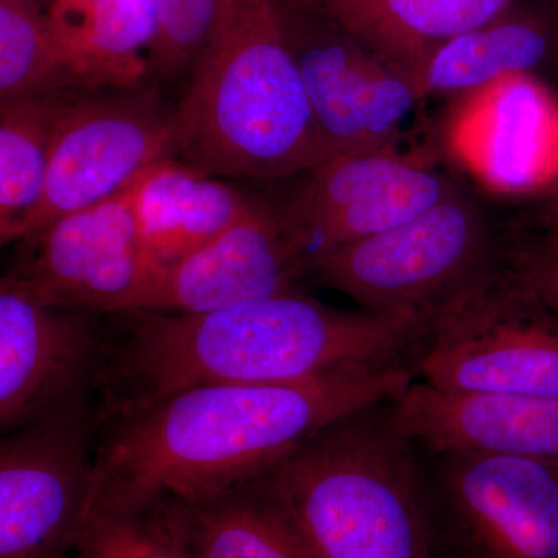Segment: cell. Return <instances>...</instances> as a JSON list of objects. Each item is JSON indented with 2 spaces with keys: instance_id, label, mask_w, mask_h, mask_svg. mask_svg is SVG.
Segmentation results:
<instances>
[{
  "instance_id": "cell-5",
  "label": "cell",
  "mask_w": 558,
  "mask_h": 558,
  "mask_svg": "<svg viewBox=\"0 0 558 558\" xmlns=\"http://www.w3.org/2000/svg\"><path fill=\"white\" fill-rule=\"evenodd\" d=\"M492 209L465 179L409 222L315 256L304 278L344 293L363 311L427 319L505 263L509 223Z\"/></svg>"
},
{
  "instance_id": "cell-28",
  "label": "cell",
  "mask_w": 558,
  "mask_h": 558,
  "mask_svg": "<svg viewBox=\"0 0 558 558\" xmlns=\"http://www.w3.org/2000/svg\"><path fill=\"white\" fill-rule=\"evenodd\" d=\"M58 2H81V0H58Z\"/></svg>"
},
{
  "instance_id": "cell-8",
  "label": "cell",
  "mask_w": 558,
  "mask_h": 558,
  "mask_svg": "<svg viewBox=\"0 0 558 558\" xmlns=\"http://www.w3.org/2000/svg\"><path fill=\"white\" fill-rule=\"evenodd\" d=\"M439 159L384 150L337 157L293 178L295 186L271 208L304 271L315 256L402 226L449 196L468 178Z\"/></svg>"
},
{
  "instance_id": "cell-17",
  "label": "cell",
  "mask_w": 558,
  "mask_h": 558,
  "mask_svg": "<svg viewBox=\"0 0 558 558\" xmlns=\"http://www.w3.org/2000/svg\"><path fill=\"white\" fill-rule=\"evenodd\" d=\"M558 75V0H517L475 31L429 54L414 72L422 101L451 100L508 76Z\"/></svg>"
},
{
  "instance_id": "cell-1",
  "label": "cell",
  "mask_w": 558,
  "mask_h": 558,
  "mask_svg": "<svg viewBox=\"0 0 558 558\" xmlns=\"http://www.w3.org/2000/svg\"><path fill=\"white\" fill-rule=\"evenodd\" d=\"M405 363L290 381L205 385L101 418L90 510L193 501L260 478L333 422L398 398Z\"/></svg>"
},
{
  "instance_id": "cell-7",
  "label": "cell",
  "mask_w": 558,
  "mask_h": 558,
  "mask_svg": "<svg viewBox=\"0 0 558 558\" xmlns=\"http://www.w3.org/2000/svg\"><path fill=\"white\" fill-rule=\"evenodd\" d=\"M421 497L436 558H558V465L449 451Z\"/></svg>"
},
{
  "instance_id": "cell-15",
  "label": "cell",
  "mask_w": 558,
  "mask_h": 558,
  "mask_svg": "<svg viewBox=\"0 0 558 558\" xmlns=\"http://www.w3.org/2000/svg\"><path fill=\"white\" fill-rule=\"evenodd\" d=\"M303 278L274 208L252 201L215 240L163 267L140 311L207 314L295 292Z\"/></svg>"
},
{
  "instance_id": "cell-10",
  "label": "cell",
  "mask_w": 558,
  "mask_h": 558,
  "mask_svg": "<svg viewBox=\"0 0 558 558\" xmlns=\"http://www.w3.org/2000/svg\"><path fill=\"white\" fill-rule=\"evenodd\" d=\"M98 399L80 403L0 444V558H68L89 519Z\"/></svg>"
},
{
  "instance_id": "cell-9",
  "label": "cell",
  "mask_w": 558,
  "mask_h": 558,
  "mask_svg": "<svg viewBox=\"0 0 558 558\" xmlns=\"http://www.w3.org/2000/svg\"><path fill=\"white\" fill-rule=\"evenodd\" d=\"M329 160L396 150L422 98L409 73L311 0H278Z\"/></svg>"
},
{
  "instance_id": "cell-18",
  "label": "cell",
  "mask_w": 558,
  "mask_h": 558,
  "mask_svg": "<svg viewBox=\"0 0 558 558\" xmlns=\"http://www.w3.org/2000/svg\"><path fill=\"white\" fill-rule=\"evenodd\" d=\"M330 20L409 73L444 44L487 24L517 0H311Z\"/></svg>"
},
{
  "instance_id": "cell-20",
  "label": "cell",
  "mask_w": 558,
  "mask_h": 558,
  "mask_svg": "<svg viewBox=\"0 0 558 558\" xmlns=\"http://www.w3.org/2000/svg\"><path fill=\"white\" fill-rule=\"evenodd\" d=\"M252 201L236 190L170 159L137 180V209L146 244L167 267L229 229Z\"/></svg>"
},
{
  "instance_id": "cell-23",
  "label": "cell",
  "mask_w": 558,
  "mask_h": 558,
  "mask_svg": "<svg viewBox=\"0 0 558 558\" xmlns=\"http://www.w3.org/2000/svg\"><path fill=\"white\" fill-rule=\"evenodd\" d=\"M94 92L49 13L35 0H0V102Z\"/></svg>"
},
{
  "instance_id": "cell-25",
  "label": "cell",
  "mask_w": 558,
  "mask_h": 558,
  "mask_svg": "<svg viewBox=\"0 0 558 558\" xmlns=\"http://www.w3.org/2000/svg\"><path fill=\"white\" fill-rule=\"evenodd\" d=\"M231 0H157L159 32L149 54L150 72L171 78L191 69L207 47Z\"/></svg>"
},
{
  "instance_id": "cell-27",
  "label": "cell",
  "mask_w": 558,
  "mask_h": 558,
  "mask_svg": "<svg viewBox=\"0 0 558 558\" xmlns=\"http://www.w3.org/2000/svg\"><path fill=\"white\" fill-rule=\"evenodd\" d=\"M531 202H534L531 209H534L535 213L558 220V182L548 193Z\"/></svg>"
},
{
  "instance_id": "cell-2",
  "label": "cell",
  "mask_w": 558,
  "mask_h": 558,
  "mask_svg": "<svg viewBox=\"0 0 558 558\" xmlns=\"http://www.w3.org/2000/svg\"><path fill=\"white\" fill-rule=\"evenodd\" d=\"M119 315L117 336L106 333L101 418L186 388L402 362L425 329L421 315L336 310L300 290L207 314Z\"/></svg>"
},
{
  "instance_id": "cell-21",
  "label": "cell",
  "mask_w": 558,
  "mask_h": 558,
  "mask_svg": "<svg viewBox=\"0 0 558 558\" xmlns=\"http://www.w3.org/2000/svg\"><path fill=\"white\" fill-rule=\"evenodd\" d=\"M47 13L92 89L142 86L159 32L157 0H53Z\"/></svg>"
},
{
  "instance_id": "cell-19",
  "label": "cell",
  "mask_w": 558,
  "mask_h": 558,
  "mask_svg": "<svg viewBox=\"0 0 558 558\" xmlns=\"http://www.w3.org/2000/svg\"><path fill=\"white\" fill-rule=\"evenodd\" d=\"M194 558H323L292 512L260 484L170 498Z\"/></svg>"
},
{
  "instance_id": "cell-6",
  "label": "cell",
  "mask_w": 558,
  "mask_h": 558,
  "mask_svg": "<svg viewBox=\"0 0 558 558\" xmlns=\"http://www.w3.org/2000/svg\"><path fill=\"white\" fill-rule=\"evenodd\" d=\"M417 351L440 391L558 399V317L506 263L428 315Z\"/></svg>"
},
{
  "instance_id": "cell-26",
  "label": "cell",
  "mask_w": 558,
  "mask_h": 558,
  "mask_svg": "<svg viewBox=\"0 0 558 558\" xmlns=\"http://www.w3.org/2000/svg\"><path fill=\"white\" fill-rule=\"evenodd\" d=\"M505 263L558 317V220L531 209L509 222Z\"/></svg>"
},
{
  "instance_id": "cell-24",
  "label": "cell",
  "mask_w": 558,
  "mask_h": 558,
  "mask_svg": "<svg viewBox=\"0 0 558 558\" xmlns=\"http://www.w3.org/2000/svg\"><path fill=\"white\" fill-rule=\"evenodd\" d=\"M75 558H194L170 498L134 509H94Z\"/></svg>"
},
{
  "instance_id": "cell-3",
  "label": "cell",
  "mask_w": 558,
  "mask_h": 558,
  "mask_svg": "<svg viewBox=\"0 0 558 558\" xmlns=\"http://www.w3.org/2000/svg\"><path fill=\"white\" fill-rule=\"evenodd\" d=\"M175 113L178 159L213 178L289 180L329 160L278 0H231Z\"/></svg>"
},
{
  "instance_id": "cell-16",
  "label": "cell",
  "mask_w": 558,
  "mask_h": 558,
  "mask_svg": "<svg viewBox=\"0 0 558 558\" xmlns=\"http://www.w3.org/2000/svg\"><path fill=\"white\" fill-rule=\"evenodd\" d=\"M389 409L403 435L429 453L473 451L558 465V399L447 392L413 381Z\"/></svg>"
},
{
  "instance_id": "cell-11",
  "label": "cell",
  "mask_w": 558,
  "mask_h": 558,
  "mask_svg": "<svg viewBox=\"0 0 558 558\" xmlns=\"http://www.w3.org/2000/svg\"><path fill=\"white\" fill-rule=\"evenodd\" d=\"M178 154V113L156 92H83L54 140L46 191L25 241L62 216L116 196Z\"/></svg>"
},
{
  "instance_id": "cell-22",
  "label": "cell",
  "mask_w": 558,
  "mask_h": 558,
  "mask_svg": "<svg viewBox=\"0 0 558 558\" xmlns=\"http://www.w3.org/2000/svg\"><path fill=\"white\" fill-rule=\"evenodd\" d=\"M83 92L0 102V240H27L62 121Z\"/></svg>"
},
{
  "instance_id": "cell-14",
  "label": "cell",
  "mask_w": 558,
  "mask_h": 558,
  "mask_svg": "<svg viewBox=\"0 0 558 558\" xmlns=\"http://www.w3.org/2000/svg\"><path fill=\"white\" fill-rule=\"evenodd\" d=\"M137 180L28 240L36 242L35 253L16 275L61 306L98 315L142 310L163 266L143 234Z\"/></svg>"
},
{
  "instance_id": "cell-12",
  "label": "cell",
  "mask_w": 558,
  "mask_h": 558,
  "mask_svg": "<svg viewBox=\"0 0 558 558\" xmlns=\"http://www.w3.org/2000/svg\"><path fill=\"white\" fill-rule=\"evenodd\" d=\"M92 312L44 300L20 275L0 282L3 435L98 398L106 332Z\"/></svg>"
},
{
  "instance_id": "cell-4",
  "label": "cell",
  "mask_w": 558,
  "mask_h": 558,
  "mask_svg": "<svg viewBox=\"0 0 558 558\" xmlns=\"http://www.w3.org/2000/svg\"><path fill=\"white\" fill-rule=\"evenodd\" d=\"M389 402L339 418L255 481L323 558H436L414 444Z\"/></svg>"
},
{
  "instance_id": "cell-13",
  "label": "cell",
  "mask_w": 558,
  "mask_h": 558,
  "mask_svg": "<svg viewBox=\"0 0 558 558\" xmlns=\"http://www.w3.org/2000/svg\"><path fill=\"white\" fill-rule=\"evenodd\" d=\"M439 150L488 196L537 199L558 182L557 92L515 75L453 98Z\"/></svg>"
}]
</instances>
